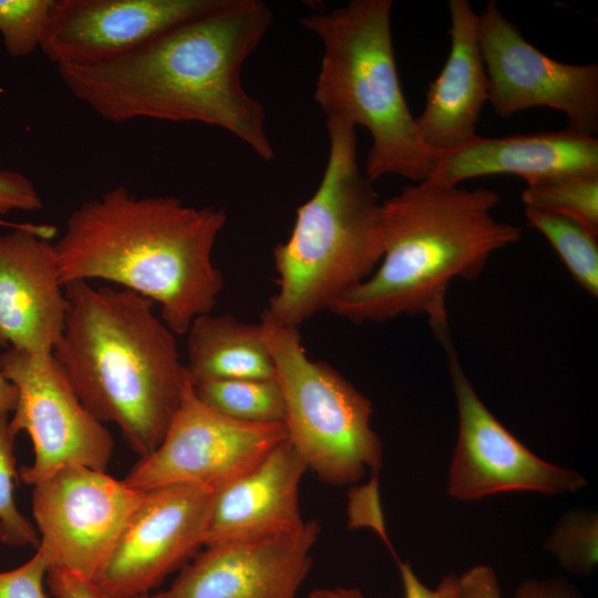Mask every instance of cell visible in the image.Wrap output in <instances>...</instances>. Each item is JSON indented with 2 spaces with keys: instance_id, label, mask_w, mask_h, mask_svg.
Here are the masks:
<instances>
[{
  "instance_id": "31",
  "label": "cell",
  "mask_w": 598,
  "mask_h": 598,
  "mask_svg": "<svg viewBox=\"0 0 598 598\" xmlns=\"http://www.w3.org/2000/svg\"><path fill=\"white\" fill-rule=\"evenodd\" d=\"M47 584L54 598H103L92 581L68 571L50 568Z\"/></svg>"
},
{
  "instance_id": "35",
  "label": "cell",
  "mask_w": 598,
  "mask_h": 598,
  "mask_svg": "<svg viewBox=\"0 0 598 598\" xmlns=\"http://www.w3.org/2000/svg\"><path fill=\"white\" fill-rule=\"evenodd\" d=\"M310 598H367L358 588H321L315 589L309 595Z\"/></svg>"
},
{
  "instance_id": "30",
  "label": "cell",
  "mask_w": 598,
  "mask_h": 598,
  "mask_svg": "<svg viewBox=\"0 0 598 598\" xmlns=\"http://www.w3.org/2000/svg\"><path fill=\"white\" fill-rule=\"evenodd\" d=\"M405 598H465L460 577L455 574L442 578L435 589L424 586L409 563L398 560Z\"/></svg>"
},
{
  "instance_id": "22",
  "label": "cell",
  "mask_w": 598,
  "mask_h": 598,
  "mask_svg": "<svg viewBox=\"0 0 598 598\" xmlns=\"http://www.w3.org/2000/svg\"><path fill=\"white\" fill-rule=\"evenodd\" d=\"M525 208L570 218L598 236V174H573L527 185Z\"/></svg>"
},
{
  "instance_id": "27",
  "label": "cell",
  "mask_w": 598,
  "mask_h": 598,
  "mask_svg": "<svg viewBox=\"0 0 598 598\" xmlns=\"http://www.w3.org/2000/svg\"><path fill=\"white\" fill-rule=\"evenodd\" d=\"M50 569L44 553L37 548L23 565L0 573V598H47L43 580Z\"/></svg>"
},
{
  "instance_id": "12",
  "label": "cell",
  "mask_w": 598,
  "mask_h": 598,
  "mask_svg": "<svg viewBox=\"0 0 598 598\" xmlns=\"http://www.w3.org/2000/svg\"><path fill=\"white\" fill-rule=\"evenodd\" d=\"M214 491L194 483L145 492L93 582L103 598L151 595L204 547Z\"/></svg>"
},
{
  "instance_id": "13",
  "label": "cell",
  "mask_w": 598,
  "mask_h": 598,
  "mask_svg": "<svg viewBox=\"0 0 598 598\" xmlns=\"http://www.w3.org/2000/svg\"><path fill=\"white\" fill-rule=\"evenodd\" d=\"M440 340L447 354L458 412L448 494L460 501H474L503 492L553 495L584 487L581 474L538 457L495 419L463 371L450 334Z\"/></svg>"
},
{
  "instance_id": "4",
  "label": "cell",
  "mask_w": 598,
  "mask_h": 598,
  "mask_svg": "<svg viewBox=\"0 0 598 598\" xmlns=\"http://www.w3.org/2000/svg\"><path fill=\"white\" fill-rule=\"evenodd\" d=\"M501 196L427 178L382 200L383 256L374 272L341 296L330 311L354 323L426 315L448 331L445 293L456 278H475L488 258L522 237L497 220Z\"/></svg>"
},
{
  "instance_id": "18",
  "label": "cell",
  "mask_w": 598,
  "mask_h": 598,
  "mask_svg": "<svg viewBox=\"0 0 598 598\" xmlns=\"http://www.w3.org/2000/svg\"><path fill=\"white\" fill-rule=\"evenodd\" d=\"M573 174H598V138L567 126L502 137L478 135L441 154L430 178L460 185L475 177L515 175L532 185Z\"/></svg>"
},
{
  "instance_id": "16",
  "label": "cell",
  "mask_w": 598,
  "mask_h": 598,
  "mask_svg": "<svg viewBox=\"0 0 598 598\" xmlns=\"http://www.w3.org/2000/svg\"><path fill=\"white\" fill-rule=\"evenodd\" d=\"M52 225L24 223L0 235V347L52 353L64 328L68 300Z\"/></svg>"
},
{
  "instance_id": "36",
  "label": "cell",
  "mask_w": 598,
  "mask_h": 598,
  "mask_svg": "<svg viewBox=\"0 0 598 598\" xmlns=\"http://www.w3.org/2000/svg\"><path fill=\"white\" fill-rule=\"evenodd\" d=\"M0 225L9 226V227H12V228H20V227H22L23 223L22 224H16V223H8V221H4V220L0 219Z\"/></svg>"
},
{
  "instance_id": "8",
  "label": "cell",
  "mask_w": 598,
  "mask_h": 598,
  "mask_svg": "<svg viewBox=\"0 0 598 598\" xmlns=\"http://www.w3.org/2000/svg\"><path fill=\"white\" fill-rule=\"evenodd\" d=\"M0 372L19 392L10 429L25 431L33 443V463L19 470L23 483L34 486L68 466L105 472L113 436L82 404L52 353L8 348Z\"/></svg>"
},
{
  "instance_id": "23",
  "label": "cell",
  "mask_w": 598,
  "mask_h": 598,
  "mask_svg": "<svg viewBox=\"0 0 598 598\" xmlns=\"http://www.w3.org/2000/svg\"><path fill=\"white\" fill-rule=\"evenodd\" d=\"M524 212L529 225L547 238L574 279L597 297V236L570 218L528 208Z\"/></svg>"
},
{
  "instance_id": "6",
  "label": "cell",
  "mask_w": 598,
  "mask_h": 598,
  "mask_svg": "<svg viewBox=\"0 0 598 598\" xmlns=\"http://www.w3.org/2000/svg\"><path fill=\"white\" fill-rule=\"evenodd\" d=\"M391 0H351L300 24L322 44L313 99L327 120L362 126L370 135L364 174L431 177L441 156L423 141L404 96L393 48Z\"/></svg>"
},
{
  "instance_id": "1",
  "label": "cell",
  "mask_w": 598,
  "mask_h": 598,
  "mask_svg": "<svg viewBox=\"0 0 598 598\" xmlns=\"http://www.w3.org/2000/svg\"><path fill=\"white\" fill-rule=\"evenodd\" d=\"M272 23L260 0H226L123 55L87 65H58L69 92L102 118L194 122L238 138L271 162L265 109L241 70Z\"/></svg>"
},
{
  "instance_id": "28",
  "label": "cell",
  "mask_w": 598,
  "mask_h": 598,
  "mask_svg": "<svg viewBox=\"0 0 598 598\" xmlns=\"http://www.w3.org/2000/svg\"><path fill=\"white\" fill-rule=\"evenodd\" d=\"M348 524L350 528L370 526L374 528L383 540H388L379 497L378 476L361 487H351L349 491ZM391 547V546H390Z\"/></svg>"
},
{
  "instance_id": "25",
  "label": "cell",
  "mask_w": 598,
  "mask_h": 598,
  "mask_svg": "<svg viewBox=\"0 0 598 598\" xmlns=\"http://www.w3.org/2000/svg\"><path fill=\"white\" fill-rule=\"evenodd\" d=\"M53 0H0V33L8 53L22 58L40 45Z\"/></svg>"
},
{
  "instance_id": "21",
  "label": "cell",
  "mask_w": 598,
  "mask_h": 598,
  "mask_svg": "<svg viewBox=\"0 0 598 598\" xmlns=\"http://www.w3.org/2000/svg\"><path fill=\"white\" fill-rule=\"evenodd\" d=\"M194 390L205 404L230 419L283 422V398L276 378L207 381L194 384Z\"/></svg>"
},
{
  "instance_id": "37",
  "label": "cell",
  "mask_w": 598,
  "mask_h": 598,
  "mask_svg": "<svg viewBox=\"0 0 598 598\" xmlns=\"http://www.w3.org/2000/svg\"><path fill=\"white\" fill-rule=\"evenodd\" d=\"M137 598H151V595L141 596V597H137Z\"/></svg>"
},
{
  "instance_id": "32",
  "label": "cell",
  "mask_w": 598,
  "mask_h": 598,
  "mask_svg": "<svg viewBox=\"0 0 598 598\" xmlns=\"http://www.w3.org/2000/svg\"><path fill=\"white\" fill-rule=\"evenodd\" d=\"M465 598H502L494 570L487 566H476L460 577Z\"/></svg>"
},
{
  "instance_id": "33",
  "label": "cell",
  "mask_w": 598,
  "mask_h": 598,
  "mask_svg": "<svg viewBox=\"0 0 598 598\" xmlns=\"http://www.w3.org/2000/svg\"><path fill=\"white\" fill-rule=\"evenodd\" d=\"M514 598H577V596L567 585L558 580H528L520 585Z\"/></svg>"
},
{
  "instance_id": "3",
  "label": "cell",
  "mask_w": 598,
  "mask_h": 598,
  "mask_svg": "<svg viewBox=\"0 0 598 598\" xmlns=\"http://www.w3.org/2000/svg\"><path fill=\"white\" fill-rule=\"evenodd\" d=\"M68 309L52 355L78 398L102 423H114L141 457L162 442L190 377L175 333L132 290L64 286Z\"/></svg>"
},
{
  "instance_id": "17",
  "label": "cell",
  "mask_w": 598,
  "mask_h": 598,
  "mask_svg": "<svg viewBox=\"0 0 598 598\" xmlns=\"http://www.w3.org/2000/svg\"><path fill=\"white\" fill-rule=\"evenodd\" d=\"M307 467L288 440L252 468L214 491L204 547L267 538L303 526L299 488Z\"/></svg>"
},
{
  "instance_id": "11",
  "label": "cell",
  "mask_w": 598,
  "mask_h": 598,
  "mask_svg": "<svg viewBox=\"0 0 598 598\" xmlns=\"http://www.w3.org/2000/svg\"><path fill=\"white\" fill-rule=\"evenodd\" d=\"M478 41L488 78V101L508 117L530 107L564 113L568 127L598 132V64H569L544 54L489 0L478 14Z\"/></svg>"
},
{
  "instance_id": "15",
  "label": "cell",
  "mask_w": 598,
  "mask_h": 598,
  "mask_svg": "<svg viewBox=\"0 0 598 598\" xmlns=\"http://www.w3.org/2000/svg\"><path fill=\"white\" fill-rule=\"evenodd\" d=\"M319 534L312 519L288 534L205 546L151 598H296Z\"/></svg>"
},
{
  "instance_id": "20",
  "label": "cell",
  "mask_w": 598,
  "mask_h": 598,
  "mask_svg": "<svg viewBox=\"0 0 598 598\" xmlns=\"http://www.w3.org/2000/svg\"><path fill=\"white\" fill-rule=\"evenodd\" d=\"M187 339L186 369L194 384L231 379L276 378L260 322L231 315L197 317Z\"/></svg>"
},
{
  "instance_id": "9",
  "label": "cell",
  "mask_w": 598,
  "mask_h": 598,
  "mask_svg": "<svg viewBox=\"0 0 598 598\" xmlns=\"http://www.w3.org/2000/svg\"><path fill=\"white\" fill-rule=\"evenodd\" d=\"M286 439L283 422H243L209 408L189 380L162 442L123 481L142 492L183 483L216 491L252 468Z\"/></svg>"
},
{
  "instance_id": "34",
  "label": "cell",
  "mask_w": 598,
  "mask_h": 598,
  "mask_svg": "<svg viewBox=\"0 0 598 598\" xmlns=\"http://www.w3.org/2000/svg\"><path fill=\"white\" fill-rule=\"evenodd\" d=\"M19 392L17 386L0 372V414H9L17 408Z\"/></svg>"
},
{
  "instance_id": "5",
  "label": "cell",
  "mask_w": 598,
  "mask_h": 598,
  "mask_svg": "<svg viewBox=\"0 0 598 598\" xmlns=\"http://www.w3.org/2000/svg\"><path fill=\"white\" fill-rule=\"evenodd\" d=\"M329 153L320 184L274 248L277 291L265 310L299 328L368 279L383 256L382 200L358 163L357 127L327 120Z\"/></svg>"
},
{
  "instance_id": "19",
  "label": "cell",
  "mask_w": 598,
  "mask_h": 598,
  "mask_svg": "<svg viewBox=\"0 0 598 598\" xmlns=\"http://www.w3.org/2000/svg\"><path fill=\"white\" fill-rule=\"evenodd\" d=\"M450 51L430 83L416 124L424 143L443 154L478 136L488 78L478 41V14L466 0H450Z\"/></svg>"
},
{
  "instance_id": "14",
  "label": "cell",
  "mask_w": 598,
  "mask_h": 598,
  "mask_svg": "<svg viewBox=\"0 0 598 598\" xmlns=\"http://www.w3.org/2000/svg\"><path fill=\"white\" fill-rule=\"evenodd\" d=\"M226 0H53L39 48L58 65L123 55Z\"/></svg>"
},
{
  "instance_id": "10",
  "label": "cell",
  "mask_w": 598,
  "mask_h": 598,
  "mask_svg": "<svg viewBox=\"0 0 598 598\" xmlns=\"http://www.w3.org/2000/svg\"><path fill=\"white\" fill-rule=\"evenodd\" d=\"M144 495L84 466L63 467L34 485L38 548L50 568L94 582Z\"/></svg>"
},
{
  "instance_id": "24",
  "label": "cell",
  "mask_w": 598,
  "mask_h": 598,
  "mask_svg": "<svg viewBox=\"0 0 598 598\" xmlns=\"http://www.w3.org/2000/svg\"><path fill=\"white\" fill-rule=\"evenodd\" d=\"M9 414H0V540L8 545H40L35 527L17 508L13 497L17 477L14 439Z\"/></svg>"
},
{
  "instance_id": "2",
  "label": "cell",
  "mask_w": 598,
  "mask_h": 598,
  "mask_svg": "<svg viewBox=\"0 0 598 598\" xmlns=\"http://www.w3.org/2000/svg\"><path fill=\"white\" fill-rule=\"evenodd\" d=\"M226 220L221 208L111 188L74 208L53 244L61 282L116 283L157 302L167 327L185 334L223 290L213 250Z\"/></svg>"
},
{
  "instance_id": "7",
  "label": "cell",
  "mask_w": 598,
  "mask_h": 598,
  "mask_svg": "<svg viewBox=\"0 0 598 598\" xmlns=\"http://www.w3.org/2000/svg\"><path fill=\"white\" fill-rule=\"evenodd\" d=\"M259 322L282 392L287 440L307 470L334 486L357 483L368 470L377 475L382 442L371 427L370 400L330 364L310 359L298 328L266 311Z\"/></svg>"
},
{
  "instance_id": "26",
  "label": "cell",
  "mask_w": 598,
  "mask_h": 598,
  "mask_svg": "<svg viewBox=\"0 0 598 598\" xmlns=\"http://www.w3.org/2000/svg\"><path fill=\"white\" fill-rule=\"evenodd\" d=\"M553 551L573 573L588 574L597 561V519L594 515L571 514L548 540Z\"/></svg>"
},
{
  "instance_id": "29",
  "label": "cell",
  "mask_w": 598,
  "mask_h": 598,
  "mask_svg": "<svg viewBox=\"0 0 598 598\" xmlns=\"http://www.w3.org/2000/svg\"><path fill=\"white\" fill-rule=\"evenodd\" d=\"M42 208V198L31 179L17 171L0 169V215Z\"/></svg>"
}]
</instances>
